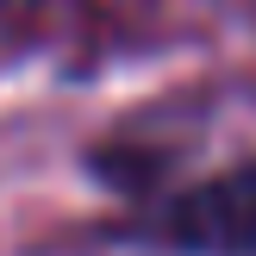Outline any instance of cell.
Wrapping results in <instances>:
<instances>
[{
	"label": "cell",
	"instance_id": "6da1fadb",
	"mask_svg": "<svg viewBox=\"0 0 256 256\" xmlns=\"http://www.w3.org/2000/svg\"><path fill=\"white\" fill-rule=\"evenodd\" d=\"M119 238L169 256H256V156L182 194H162Z\"/></svg>",
	"mask_w": 256,
	"mask_h": 256
}]
</instances>
